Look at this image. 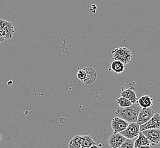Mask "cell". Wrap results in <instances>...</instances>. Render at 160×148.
Masks as SVG:
<instances>
[{
    "label": "cell",
    "instance_id": "1",
    "mask_svg": "<svg viewBox=\"0 0 160 148\" xmlns=\"http://www.w3.org/2000/svg\"><path fill=\"white\" fill-rule=\"evenodd\" d=\"M142 108L138 103L125 108L119 107L115 114L116 116L120 117L129 123H137L139 112Z\"/></svg>",
    "mask_w": 160,
    "mask_h": 148
},
{
    "label": "cell",
    "instance_id": "2",
    "mask_svg": "<svg viewBox=\"0 0 160 148\" xmlns=\"http://www.w3.org/2000/svg\"><path fill=\"white\" fill-rule=\"evenodd\" d=\"M111 53L113 60L119 61L124 65L128 64L132 58V54L130 50L124 47L117 48Z\"/></svg>",
    "mask_w": 160,
    "mask_h": 148
},
{
    "label": "cell",
    "instance_id": "3",
    "mask_svg": "<svg viewBox=\"0 0 160 148\" xmlns=\"http://www.w3.org/2000/svg\"><path fill=\"white\" fill-rule=\"evenodd\" d=\"M14 26L10 22L0 19V42L10 40L14 33Z\"/></svg>",
    "mask_w": 160,
    "mask_h": 148
},
{
    "label": "cell",
    "instance_id": "4",
    "mask_svg": "<svg viewBox=\"0 0 160 148\" xmlns=\"http://www.w3.org/2000/svg\"><path fill=\"white\" fill-rule=\"evenodd\" d=\"M140 125L137 123H131L126 130L120 133L126 139H135L140 132Z\"/></svg>",
    "mask_w": 160,
    "mask_h": 148
},
{
    "label": "cell",
    "instance_id": "5",
    "mask_svg": "<svg viewBox=\"0 0 160 148\" xmlns=\"http://www.w3.org/2000/svg\"><path fill=\"white\" fill-rule=\"evenodd\" d=\"M155 114L156 112L152 108V107L142 108L139 112L137 123L140 125L144 124L150 120Z\"/></svg>",
    "mask_w": 160,
    "mask_h": 148
},
{
    "label": "cell",
    "instance_id": "6",
    "mask_svg": "<svg viewBox=\"0 0 160 148\" xmlns=\"http://www.w3.org/2000/svg\"><path fill=\"white\" fill-rule=\"evenodd\" d=\"M129 123L117 116L112 118L111 120V127L114 133L122 132L126 129Z\"/></svg>",
    "mask_w": 160,
    "mask_h": 148
},
{
    "label": "cell",
    "instance_id": "7",
    "mask_svg": "<svg viewBox=\"0 0 160 148\" xmlns=\"http://www.w3.org/2000/svg\"><path fill=\"white\" fill-rule=\"evenodd\" d=\"M142 132L150 141L151 146H154L160 143V130L149 129L144 130Z\"/></svg>",
    "mask_w": 160,
    "mask_h": 148
},
{
    "label": "cell",
    "instance_id": "8",
    "mask_svg": "<svg viewBox=\"0 0 160 148\" xmlns=\"http://www.w3.org/2000/svg\"><path fill=\"white\" fill-rule=\"evenodd\" d=\"M149 129L160 130V114L156 113L150 120L147 123L140 125V130L142 132L144 130Z\"/></svg>",
    "mask_w": 160,
    "mask_h": 148
},
{
    "label": "cell",
    "instance_id": "9",
    "mask_svg": "<svg viewBox=\"0 0 160 148\" xmlns=\"http://www.w3.org/2000/svg\"><path fill=\"white\" fill-rule=\"evenodd\" d=\"M126 138L120 133H113L108 140V144L111 148H119L126 141Z\"/></svg>",
    "mask_w": 160,
    "mask_h": 148
},
{
    "label": "cell",
    "instance_id": "10",
    "mask_svg": "<svg viewBox=\"0 0 160 148\" xmlns=\"http://www.w3.org/2000/svg\"><path fill=\"white\" fill-rule=\"evenodd\" d=\"M135 88L134 87L131 86L128 89H123L120 93V95L122 97L129 99L133 104H136L138 103V100L136 93Z\"/></svg>",
    "mask_w": 160,
    "mask_h": 148
},
{
    "label": "cell",
    "instance_id": "11",
    "mask_svg": "<svg viewBox=\"0 0 160 148\" xmlns=\"http://www.w3.org/2000/svg\"><path fill=\"white\" fill-rule=\"evenodd\" d=\"M86 71L87 77L86 79L82 82L85 84H92L97 79V72L94 68L91 67H86L84 68Z\"/></svg>",
    "mask_w": 160,
    "mask_h": 148
},
{
    "label": "cell",
    "instance_id": "12",
    "mask_svg": "<svg viewBox=\"0 0 160 148\" xmlns=\"http://www.w3.org/2000/svg\"><path fill=\"white\" fill-rule=\"evenodd\" d=\"M69 148H83V136H75L71 139L68 144Z\"/></svg>",
    "mask_w": 160,
    "mask_h": 148
},
{
    "label": "cell",
    "instance_id": "13",
    "mask_svg": "<svg viewBox=\"0 0 160 148\" xmlns=\"http://www.w3.org/2000/svg\"><path fill=\"white\" fill-rule=\"evenodd\" d=\"M111 70L115 74H122L125 70V65L119 61L113 60L111 64Z\"/></svg>",
    "mask_w": 160,
    "mask_h": 148
},
{
    "label": "cell",
    "instance_id": "14",
    "mask_svg": "<svg viewBox=\"0 0 160 148\" xmlns=\"http://www.w3.org/2000/svg\"><path fill=\"white\" fill-rule=\"evenodd\" d=\"M153 99L148 95L141 96L138 100V103L142 108H149L153 105Z\"/></svg>",
    "mask_w": 160,
    "mask_h": 148
},
{
    "label": "cell",
    "instance_id": "15",
    "mask_svg": "<svg viewBox=\"0 0 160 148\" xmlns=\"http://www.w3.org/2000/svg\"><path fill=\"white\" fill-rule=\"evenodd\" d=\"M135 147L139 146L141 145H151V142L148 140L147 137L145 136L143 133L140 132L139 136H138V139H136L134 142Z\"/></svg>",
    "mask_w": 160,
    "mask_h": 148
},
{
    "label": "cell",
    "instance_id": "16",
    "mask_svg": "<svg viewBox=\"0 0 160 148\" xmlns=\"http://www.w3.org/2000/svg\"><path fill=\"white\" fill-rule=\"evenodd\" d=\"M117 103L118 105H119V107L122 108H125L128 107L133 104L129 100V99H127L126 98H124L121 96L117 100Z\"/></svg>",
    "mask_w": 160,
    "mask_h": 148
},
{
    "label": "cell",
    "instance_id": "17",
    "mask_svg": "<svg viewBox=\"0 0 160 148\" xmlns=\"http://www.w3.org/2000/svg\"><path fill=\"white\" fill-rule=\"evenodd\" d=\"M97 145L91 136H83V147L89 148L92 145Z\"/></svg>",
    "mask_w": 160,
    "mask_h": 148
},
{
    "label": "cell",
    "instance_id": "18",
    "mask_svg": "<svg viewBox=\"0 0 160 148\" xmlns=\"http://www.w3.org/2000/svg\"><path fill=\"white\" fill-rule=\"evenodd\" d=\"M135 144L132 139H126L119 148H134Z\"/></svg>",
    "mask_w": 160,
    "mask_h": 148
},
{
    "label": "cell",
    "instance_id": "19",
    "mask_svg": "<svg viewBox=\"0 0 160 148\" xmlns=\"http://www.w3.org/2000/svg\"><path fill=\"white\" fill-rule=\"evenodd\" d=\"M77 78L79 80H81V82H82L83 80L86 79L87 74H86V71L84 70V68L82 69V70H80L77 72Z\"/></svg>",
    "mask_w": 160,
    "mask_h": 148
},
{
    "label": "cell",
    "instance_id": "20",
    "mask_svg": "<svg viewBox=\"0 0 160 148\" xmlns=\"http://www.w3.org/2000/svg\"><path fill=\"white\" fill-rule=\"evenodd\" d=\"M151 145H141L137 147H134V148H151Z\"/></svg>",
    "mask_w": 160,
    "mask_h": 148
},
{
    "label": "cell",
    "instance_id": "21",
    "mask_svg": "<svg viewBox=\"0 0 160 148\" xmlns=\"http://www.w3.org/2000/svg\"><path fill=\"white\" fill-rule=\"evenodd\" d=\"M89 148H98V147L97 146V145H92Z\"/></svg>",
    "mask_w": 160,
    "mask_h": 148
},
{
    "label": "cell",
    "instance_id": "22",
    "mask_svg": "<svg viewBox=\"0 0 160 148\" xmlns=\"http://www.w3.org/2000/svg\"></svg>",
    "mask_w": 160,
    "mask_h": 148
}]
</instances>
